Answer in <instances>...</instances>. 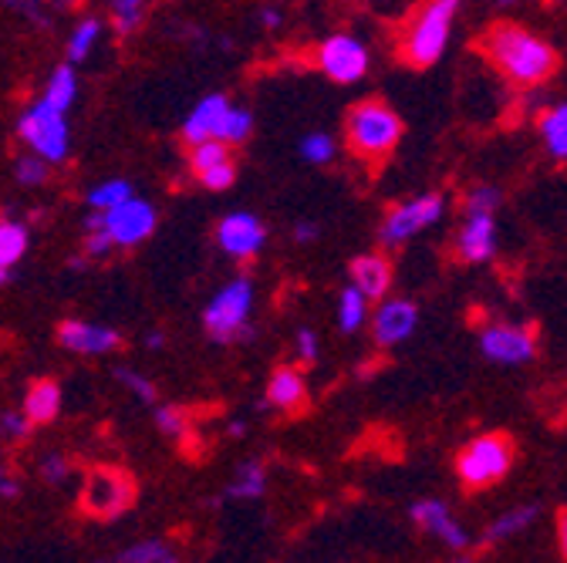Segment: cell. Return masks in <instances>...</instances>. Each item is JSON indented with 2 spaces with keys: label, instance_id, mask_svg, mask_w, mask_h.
Instances as JSON below:
<instances>
[{
  "label": "cell",
  "instance_id": "6da1fadb",
  "mask_svg": "<svg viewBox=\"0 0 567 563\" xmlns=\"http://www.w3.org/2000/svg\"><path fill=\"white\" fill-rule=\"evenodd\" d=\"M480 51L496 72L520 88H537L550 82L560 64L557 51L544 38L514 21H496L493 28H486L480 38Z\"/></svg>",
  "mask_w": 567,
  "mask_h": 563
},
{
  "label": "cell",
  "instance_id": "7a4b0ae2",
  "mask_svg": "<svg viewBox=\"0 0 567 563\" xmlns=\"http://www.w3.org/2000/svg\"><path fill=\"white\" fill-rule=\"evenodd\" d=\"M463 0H425L399 34V58L412 67H430L450 44V28Z\"/></svg>",
  "mask_w": 567,
  "mask_h": 563
},
{
  "label": "cell",
  "instance_id": "3957f363",
  "mask_svg": "<svg viewBox=\"0 0 567 563\" xmlns=\"http://www.w3.org/2000/svg\"><path fill=\"white\" fill-rule=\"evenodd\" d=\"M344 143L365 163H382L402 143V118L385 102L365 98L344 115Z\"/></svg>",
  "mask_w": 567,
  "mask_h": 563
},
{
  "label": "cell",
  "instance_id": "277c9868",
  "mask_svg": "<svg viewBox=\"0 0 567 563\" xmlns=\"http://www.w3.org/2000/svg\"><path fill=\"white\" fill-rule=\"evenodd\" d=\"M254 132V118L247 108H234L227 95H206L186 118L183 138L189 146L209 143V138H224L230 146L247 143V135Z\"/></svg>",
  "mask_w": 567,
  "mask_h": 563
},
{
  "label": "cell",
  "instance_id": "5b68a950",
  "mask_svg": "<svg viewBox=\"0 0 567 563\" xmlns=\"http://www.w3.org/2000/svg\"><path fill=\"white\" fill-rule=\"evenodd\" d=\"M514 439L504 432H489L473 442H466L456 456V476L466 489H486L496 486L514 469Z\"/></svg>",
  "mask_w": 567,
  "mask_h": 563
},
{
  "label": "cell",
  "instance_id": "8992f818",
  "mask_svg": "<svg viewBox=\"0 0 567 563\" xmlns=\"http://www.w3.org/2000/svg\"><path fill=\"white\" fill-rule=\"evenodd\" d=\"M250 307H254V288L247 277H237L213 298L203 311V327L213 341L230 344L244 334H250Z\"/></svg>",
  "mask_w": 567,
  "mask_h": 563
},
{
  "label": "cell",
  "instance_id": "52a82bcc",
  "mask_svg": "<svg viewBox=\"0 0 567 563\" xmlns=\"http://www.w3.org/2000/svg\"><path fill=\"white\" fill-rule=\"evenodd\" d=\"M135 503V479L118 469V466H95L85 476V489H82V510L99 517V520H112L118 513H125Z\"/></svg>",
  "mask_w": 567,
  "mask_h": 563
},
{
  "label": "cell",
  "instance_id": "ba28073f",
  "mask_svg": "<svg viewBox=\"0 0 567 563\" xmlns=\"http://www.w3.org/2000/svg\"><path fill=\"white\" fill-rule=\"evenodd\" d=\"M21 138L31 146V153H38L41 159H48L51 166L64 163L68 159V149H71V132H68V122H64V112L51 108L44 98L38 105H31L24 115H21V125H18Z\"/></svg>",
  "mask_w": 567,
  "mask_h": 563
},
{
  "label": "cell",
  "instance_id": "9c48e42d",
  "mask_svg": "<svg viewBox=\"0 0 567 563\" xmlns=\"http://www.w3.org/2000/svg\"><path fill=\"white\" fill-rule=\"evenodd\" d=\"M443 213H446V199L440 192H425V196H415L409 202H399L389 209V217L382 223V243H389V247L405 243L415 233L440 223Z\"/></svg>",
  "mask_w": 567,
  "mask_h": 563
},
{
  "label": "cell",
  "instance_id": "30bf717a",
  "mask_svg": "<svg viewBox=\"0 0 567 563\" xmlns=\"http://www.w3.org/2000/svg\"><path fill=\"white\" fill-rule=\"evenodd\" d=\"M318 67L338 85H354V82H362L369 72V51L359 38L331 34L318 48Z\"/></svg>",
  "mask_w": 567,
  "mask_h": 563
},
{
  "label": "cell",
  "instance_id": "8fae6325",
  "mask_svg": "<svg viewBox=\"0 0 567 563\" xmlns=\"http://www.w3.org/2000/svg\"><path fill=\"white\" fill-rule=\"evenodd\" d=\"M480 351L496 365H524L537 355V327L489 324L480 334Z\"/></svg>",
  "mask_w": 567,
  "mask_h": 563
},
{
  "label": "cell",
  "instance_id": "7c38bea8",
  "mask_svg": "<svg viewBox=\"0 0 567 563\" xmlns=\"http://www.w3.org/2000/svg\"><path fill=\"white\" fill-rule=\"evenodd\" d=\"M105 230L112 233L115 247H138L156 230V209L146 199L128 196L125 202H118L105 213Z\"/></svg>",
  "mask_w": 567,
  "mask_h": 563
},
{
  "label": "cell",
  "instance_id": "4fadbf2b",
  "mask_svg": "<svg viewBox=\"0 0 567 563\" xmlns=\"http://www.w3.org/2000/svg\"><path fill=\"white\" fill-rule=\"evenodd\" d=\"M217 243L234 260H250L267 243V230L254 213H230L217 227Z\"/></svg>",
  "mask_w": 567,
  "mask_h": 563
},
{
  "label": "cell",
  "instance_id": "5bb4252c",
  "mask_svg": "<svg viewBox=\"0 0 567 563\" xmlns=\"http://www.w3.org/2000/svg\"><path fill=\"white\" fill-rule=\"evenodd\" d=\"M58 344L75 351V355H112V351L122 347L118 331L105 327V324H92V321H64L58 327Z\"/></svg>",
  "mask_w": 567,
  "mask_h": 563
},
{
  "label": "cell",
  "instance_id": "9a60e30c",
  "mask_svg": "<svg viewBox=\"0 0 567 563\" xmlns=\"http://www.w3.org/2000/svg\"><path fill=\"white\" fill-rule=\"evenodd\" d=\"M409 517L415 520L419 530L433 533L436 540H443V543H446L450 550H456V553H463V550L470 546V533L453 520L450 507L440 503V500H419V503H412Z\"/></svg>",
  "mask_w": 567,
  "mask_h": 563
},
{
  "label": "cell",
  "instance_id": "2e32d148",
  "mask_svg": "<svg viewBox=\"0 0 567 563\" xmlns=\"http://www.w3.org/2000/svg\"><path fill=\"white\" fill-rule=\"evenodd\" d=\"M496 253V220L493 213H473L466 217L460 237H456V257L463 263H483Z\"/></svg>",
  "mask_w": 567,
  "mask_h": 563
},
{
  "label": "cell",
  "instance_id": "e0dca14e",
  "mask_svg": "<svg viewBox=\"0 0 567 563\" xmlns=\"http://www.w3.org/2000/svg\"><path fill=\"white\" fill-rule=\"evenodd\" d=\"M419 324V307L405 298H395V301H385L379 311H375V324H372V334L382 347H392L399 341H405Z\"/></svg>",
  "mask_w": 567,
  "mask_h": 563
},
{
  "label": "cell",
  "instance_id": "ac0fdd59",
  "mask_svg": "<svg viewBox=\"0 0 567 563\" xmlns=\"http://www.w3.org/2000/svg\"><path fill=\"white\" fill-rule=\"evenodd\" d=\"M348 273H351V284L359 288L369 301H382L392 288V263L382 253L354 257Z\"/></svg>",
  "mask_w": 567,
  "mask_h": 563
},
{
  "label": "cell",
  "instance_id": "d6986e66",
  "mask_svg": "<svg viewBox=\"0 0 567 563\" xmlns=\"http://www.w3.org/2000/svg\"><path fill=\"white\" fill-rule=\"evenodd\" d=\"M267 402L284 408V411H301L308 405V385H305L301 372L277 368L270 375V385H267Z\"/></svg>",
  "mask_w": 567,
  "mask_h": 563
},
{
  "label": "cell",
  "instance_id": "ffe728a7",
  "mask_svg": "<svg viewBox=\"0 0 567 563\" xmlns=\"http://www.w3.org/2000/svg\"><path fill=\"white\" fill-rule=\"evenodd\" d=\"M24 411L31 415L34 426H48V421H54L58 411H61V385L51 382V378L34 382L28 398H24Z\"/></svg>",
  "mask_w": 567,
  "mask_h": 563
},
{
  "label": "cell",
  "instance_id": "44dd1931",
  "mask_svg": "<svg viewBox=\"0 0 567 563\" xmlns=\"http://www.w3.org/2000/svg\"><path fill=\"white\" fill-rule=\"evenodd\" d=\"M75 95H79V79H75V67H71V61H68L51 72L48 88H44V102L58 112H68L71 102H75Z\"/></svg>",
  "mask_w": 567,
  "mask_h": 563
},
{
  "label": "cell",
  "instance_id": "7402d4cb",
  "mask_svg": "<svg viewBox=\"0 0 567 563\" xmlns=\"http://www.w3.org/2000/svg\"><path fill=\"white\" fill-rule=\"evenodd\" d=\"M540 138L554 159H567V102L544 112L540 118Z\"/></svg>",
  "mask_w": 567,
  "mask_h": 563
},
{
  "label": "cell",
  "instance_id": "603a6c76",
  "mask_svg": "<svg viewBox=\"0 0 567 563\" xmlns=\"http://www.w3.org/2000/svg\"><path fill=\"white\" fill-rule=\"evenodd\" d=\"M365 317H369V298L359 288H354V284L344 288L341 298H338V324H341V331L344 334L359 331L365 324Z\"/></svg>",
  "mask_w": 567,
  "mask_h": 563
},
{
  "label": "cell",
  "instance_id": "cb8c5ba5",
  "mask_svg": "<svg viewBox=\"0 0 567 563\" xmlns=\"http://www.w3.org/2000/svg\"><path fill=\"white\" fill-rule=\"evenodd\" d=\"M28 253V230L14 220H0V263L14 267Z\"/></svg>",
  "mask_w": 567,
  "mask_h": 563
},
{
  "label": "cell",
  "instance_id": "d4e9b609",
  "mask_svg": "<svg viewBox=\"0 0 567 563\" xmlns=\"http://www.w3.org/2000/svg\"><path fill=\"white\" fill-rule=\"evenodd\" d=\"M227 159H234L230 143H224V138H209V143H196V146H193V153H189V169H193V176H203L206 169L220 166V163H227Z\"/></svg>",
  "mask_w": 567,
  "mask_h": 563
},
{
  "label": "cell",
  "instance_id": "484cf974",
  "mask_svg": "<svg viewBox=\"0 0 567 563\" xmlns=\"http://www.w3.org/2000/svg\"><path fill=\"white\" fill-rule=\"evenodd\" d=\"M534 520H537V507H514V510L504 513L501 520H493V526L486 530V540H489V543H496V540H511V536H517L520 530H527Z\"/></svg>",
  "mask_w": 567,
  "mask_h": 563
},
{
  "label": "cell",
  "instance_id": "4316f807",
  "mask_svg": "<svg viewBox=\"0 0 567 563\" xmlns=\"http://www.w3.org/2000/svg\"><path fill=\"white\" fill-rule=\"evenodd\" d=\"M99 38H102V24L95 18L79 21V28L71 31V41H68V61L71 64H82L92 54V48H95Z\"/></svg>",
  "mask_w": 567,
  "mask_h": 563
},
{
  "label": "cell",
  "instance_id": "83f0119b",
  "mask_svg": "<svg viewBox=\"0 0 567 563\" xmlns=\"http://www.w3.org/2000/svg\"><path fill=\"white\" fill-rule=\"evenodd\" d=\"M264 486H267V472H264V466L257 459H250V462H244L237 469V476L230 482V492H234V497H244V500H257L264 492Z\"/></svg>",
  "mask_w": 567,
  "mask_h": 563
},
{
  "label": "cell",
  "instance_id": "f1b7e54d",
  "mask_svg": "<svg viewBox=\"0 0 567 563\" xmlns=\"http://www.w3.org/2000/svg\"><path fill=\"white\" fill-rule=\"evenodd\" d=\"M109 14H112L115 31H118L122 38H128V34L138 31L142 18H146V0H112Z\"/></svg>",
  "mask_w": 567,
  "mask_h": 563
},
{
  "label": "cell",
  "instance_id": "f546056e",
  "mask_svg": "<svg viewBox=\"0 0 567 563\" xmlns=\"http://www.w3.org/2000/svg\"><path fill=\"white\" fill-rule=\"evenodd\" d=\"M118 560L122 563H169V560H176V553L163 540H142V543L122 550Z\"/></svg>",
  "mask_w": 567,
  "mask_h": 563
},
{
  "label": "cell",
  "instance_id": "4dcf8cb0",
  "mask_svg": "<svg viewBox=\"0 0 567 563\" xmlns=\"http://www.w3.org/2000/svg\"><path fill=\"white\" fill-rule=\"evenodd\" d=\"M128 196H135V192H132V186L125 179H109V183H102V186H95L89 192V206L92 209H102V213H109V209H115Z\"/></svg>",
  "mask_w": 567,
  "mask_h": 563
},
{
  "label": "cell",
  "instance_id": "1f68e13d",
  "mask_svg": "<svg viewBox=\"0 0 567 563\" xmlns=\"http://www.w3.org/2000/svg\"><path fill=\"white\" fill-rule=\"evenodd\" d=\"M338 146H334V138L324 135V132H311L305 135V143H301V156L311 163V166H328L334 159Z\"/></svg>",
  "mask_w": 567,
  "mask_h": 563
},
{
  "label": "cell",
  "instance_id": "d6a6232c",
  "mask_svg": "<svg viewBox=\"0 0 567 563\" xmlns=\"http://www.w3.org/2000/svg\"><path fill=\"white\" fill-rule=\"evenodd\" d=\"M496 206H501V189L496 186H473L463 199V213L473 217V213H496Z\"/></svg>",
  "mask_w": 567,
  "mask_h": 563
},
{
  "label": "cell",
  "instance_id": "836d02e7",
  "mask_svg": "<svg viewBox=\"0 0 567 563\" xmlns=\"http://www.w3.org/2000/svg\"><path fill=\"white\" fill-rule=\"evenodd\" d=\"M156 426L159 432H166L169 439H183L186 429H189V415L176 405H159L156 408Z\"/></svg>",
  "mask_w": 567,
  "mask_h": 563
},
{
  "label": "cell",
  "instance_id": "e575fe53",
  "mask_svg": "<svg viewBox=\"0 0 567 563\" xmlns=\"http://www.w3.org/2000/svg\"><path fill=\"white\" fill-rule=\"evenodd\" d=\"M115 378H118L138 402H146V405L156 402V385H153L146 375H138V372H132V368H115Z\"/></svg>",
  "mask_w": 567,
  "mask_h": 563
},
{
  "label": "cell",
  "instance_id": "d590c367",
  "mask_svg": "<svg viewBox=\"0 0 567 563\" xmlns=\"http://www.w3.org/2000/svg\"><path fill=\"white\" fill-rule=\"evenodd\" d=\"M48 166H51V163L41 159L38 153L18 159V183H24V186H44V183H48V173H51Z\"/></svg>",
  "mask_w": 567,
  "mask_h": 563
},
{
  "label": "cell",
  "instance_id": "8d00e7d4",
  "mask_svg": "<svg viewBox=\"0 0 567 563\" xmlns=\"http://www.w3.org/2000/svg\"><path fill=\"white\" fill-rule=\"evenodd\" d=\"M31 415L28 411H4L0 415V436L4 439H11V442H18V439H28L31 436Z\"/></svg>",
  "mask_w": 567,
  "mask_h": 563
},
{
  "label": "cell",
  "instance_id": "74e56055",
  "mask_svg": "<svg viewBox=\"0 0 567 563\" xmlns=\"http://www.w3.org/2000/svg\"><path fill=\"white\" fill-rule=\"evenodd\" d=\"M4 4H8L14 14H21L24 21H31L34 28H48V24H51L44 0H4Z\"/></svg>",
  "mask_w": 567,
  "mask_h": 563
},
{
  "label": "cell",
  "instance_id": "f35d334b",
  "mask_svg": "<svg viewBox=\"0 0 567 563\" xmlns=\"http://www.w3.org/2000/svg\"><path fill=\"white\" fill-rule=\"evenodd\" d=\"M68 472H71V466H68V459H64V456L51 452V456H44V459H41V476H44L48 482L61 486V482L68 479Z\"/></svg>",
  "mask_w": 567,
  "mask_h": 563
},
{
  "label": "cell",
  "instance_id": "ab89813d",
  "mask_svg": "<svg viewBox=\"0 0 567 563\" xmlns=\"http://www.w3.org/2000/svg\"><path fill=\"white\" fill-rule=\"evenodd\" d=\"M112 247H115V240H112V233L102 227V230H89V237H85V253L89 257H109L112 253Z\"/></svg>",
  "mask_w": 567,
  "mask_h": 563
},
{
  "label": "cell",
  "instance_id": "60d3db41",
  "mask_svg": "<svg viewBox=\"0 0 567 563\" xmlns=\"http://www.w3.org/2000/svg\"><path fill=\"white\" fill-rule=\"evenodd\" d=\"M295 347H298V358L305 362V365H311L315 358H318V337H315V331H298V341H295Z\"/></svg>",
  "mask_w": 567,
  "mask_h": 563
},
{
  "label": "cell",
  "instance_id": "b9f144b4",
  "mask_svg": "<svg viewBox=\"0 0 567 563\" xmlns=\"http://www.w3.org/2000/svg\"><path fill=\"white\" fill-rule=\"evenodd\" d=\"M14 497H18V479L0 462V500H14Z\"/></svg>",
  "mask_w": 567,
  "mask_h": 563
},
{
  "label": "cell",
  "instance_id": "7bdbcfd3",
  "mask_svg": "<svg viewBox=\"0 0 567 563\" xmlns=\"http://www.w3.org/2000/svg\"><path fill=\"white\" fill-rule=\"evenodd\" d=\"M557 550H560V556L567 560V510L557 513Z\"/></svg>",
  "mask_w": 567,
  "mask_h": 563
},
{
  "label": "cell",
  "instance_id": "ee69618b",
  "mask_svg": "<svg viewBox=\"0 0 567 563\" xmlns=\"http://www.w3.org/2000/svg\"><path fill=\"white\" fill-rule=\"evenodd\" d=\"M295 240H298V243L318 240V227H315V223H298V227H295Z\"/></svg>",
  "mask_w": 567,
  "mask_h": 563
},
{
  "label": "cell",
  "instance_id": "f6af8a7d",
  "mask_svg": "<svg viewBox=\"0 0 567 563\" xmlns=\"http://www.w3.org/2000/svg\"><path fill=\"white\" fill-rule=\"evenodd\" d=\"M260 24H264V28H280V14H277L274 8H264V14H260Z\"/></svg>",
  "mask_w": 567,
  "mask_h": 563
},
{
  "label": "cell",
  "instance_id": "bcb514c9",
  "mask_svg": "<svg viewBox=\"0 0 567 563\" xmlns=\"http://www.w3.org/2000/svg\"><path fill=\"white\" fill-rule=\"evenodd\" d=\"M146 344H150L153 351H156V347H163V344H166V337H163V331H153V334L146 337Z\"/></svg>",
  "mask_w": 567,
  "mask_h": 563
},
{
  "label": "cell",
  "instance_id": "7dc6e473",
  "mask_svg": "<svg viewBox=\"0 0 567 563\" xmlns=\"http://www.w3.org/2000/svg\"><path fill=\"white\" fill-rule=\"evenodd\" d=\"M8 277H11V267L0 263V284H8Z\"/></svg>",
  "mask_w": 567,
  "mask_h": 563
},
{
  "label": "cell",
  "instance_id": "c3c4849f",
  "mask_svg": "<svg viewBox=\"0 0 567 563\" xmlns=\"http://www.w3.org/2000/svg\"><path fill=\"white\" fill-rule=\"evenodd\" d=\"M230 436H244V421H234V426H230Z\"/></svg>",
  "mask_w": 567,
  "mask_h": 563
},
{
  "label": "cell",
  "instance_id": "681fc988",
  "mask_svg": "<svg viewBox=\"0 0 567 563\" xmlns=\"http://www.w3.org/2000/svg\"><path fill=\"white\" fill-rule=\"evenodd\" d=\"M51 4H54V8H68V4H71V0H51Z\"/></svg>",
  "mask_w": 567,
  "mask_h": 563
},
{
  "label": "cell",
  "instance_id": "f907efd6",
  "mask_svg": "<svg viewBox=\"0 0 567 563\" xmlns=\"http://www.w3.org/2000/svg\"><path fill=\"white\" fill-rule=\"evenodd\" d=\"M511 4H520V0H501V8H511Z\"/></svg>",
  "mask_w": 567,
  "mask_h": 563
}]
</instances>
